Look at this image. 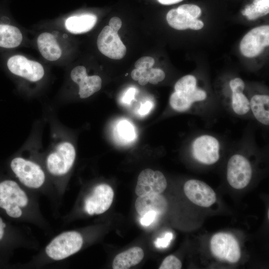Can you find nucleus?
Returning <instances> with one entry per match:
<instances>
[{
	"label": "nucleus",
	"mask_w": 269,
	"mask_h": 269,
	"mask_svg": "<svg viewBox=\"0 0 269 269\" xmlns=\"http://www.w3.org/2000/svg\"><path fill=\"white\" fill-rule=\"evenodd\" d=\"M99 50L106 56L113 59H121L125 56L127 49L121 41L118 32L109 25L105 26L97 38Z\"/></svg>",
	"instance_id": "10"
},
{
	"label": "nucleus",
	"mask_w": 269,
	"mask_h": 269,
	"mask_svg": "<svg viewBox=\"0 0 269 269\" xmlns=\"http://www.w3.org/2000/svg\"><path fill=\"white\" fill-rule=\"evenodd\" d=\"M250 108L255 118L261 123L269 125V96L256 95L250 102Z\"/></svg>",
	"instance_id": "21"
},
{
	"label": "nucleus",
	"mask_w": 269,
	"mask_h": 269,
	"mask_svg": "<svg viewBox=\"0 0 269 269\" xmlns=\"http://www.w3.org/2000/svg\"><path fill=\"white\" fill-rule=\"evenodd\" d=\"M28 202L26 193L14 181L5 180L0 183V207L11 217L17 218L22 215L20 207Z\"/></svg>",
	"instance_id": "3"
},
{
	"label": "nucleus",
	"mask_w": 269,
	"mask_h": 269,
	"mask_svg": "<svg viewBox=\"0 0 269 269\" xmlns=\"http://www.w3.org/2000/svg\"><path fill=\"white\" fill-rule=\"evenodd\" d=\"M230 87L232 93H243L245 88V84L241 78H236L230 81Z\"/></svg>",
	"instance_id": "32"
},
{
	"label": "nucleus",
	"mask_w": 269,
	"mask_h": 269,
	"mask_svg": "<svg viewBox=\"0 0 269 269\" xmlns=\"http://www.w3.org/2000/svg\"><path fill=\"white\" fill-rule=\"evenodd\" d=\"M154 59L150 56H143L138 59L135 63V68L149 69L152 67L154 64Z\"/></svg>",
	"instance_id": "29"
},
{
	"label": "nucleus",
	"mask_w": 269,
	"mask_h": 269,
	"mask_svg": "<svg viewBox=\"0 0 269 269\" xmlns=\"http://www.w3.org/2000/svg\"><path fill=\"white\" fill-rule=\"evenodd\" d=\"M269 12V0H254L253 3L246 6L243 15L249 20H254L267 14Z\"/></svg>",
	"instance_id": "23"
},
{
	"label": "nucleus",
	"mask_w": 269,
	"mask_h": 269,
	"mask_svg": "<svg viewBox=\"0 0 269 269\" xmlns=\"http://www.w3.org/2000/svg\"><path fill=\"white\" fill-rule=\"evenodd\" d=\"M269 45V26L262 25L248 32L242 38L240 49L242 54L247 57L260 54Z\"/></svg>",
	"instance_id": "8"
},
{
	"label": "nucleus",
	"mask_w": 269,
	"mask_h": 269,
	"mask_svg": "<svg viewBox=\"0 0 269 269\" xmlns=\"http://www.w3.org/2000/svg\"><path fill=\"white\" fill-rule=\"evenodd\" d=\"M182 267L181 261L173 255H169L162 261L159 269H180Z\"/></svg>",
	"instance_id": "27"
},
{
	"label": "nucleus",
	"mask_w": 269,
	"mask_h": 269,
	"mask_svg": "<svg viewBox=\"0 0 269 269\" xmlns=\"http://www.w3.org/2000/svg\"><path fill=\"white\" fill-rule=\"evenodd\" d=\"M196 78L191 75L184 76L179 79L174 86L175 91L192 93L196 90Z\"/></svg>",
	"instance_id": "26"
},
{
	"label": "nucleus",
	"mask_w": 269,
	"mask_h": 269,
	"mask_svg": "<svg viewBox=\"0 0 269 269\" xmlns=\"http://www.w3.org/2000/svg\"><path fill=\"white\" fill-rule=\"evenodd\" d=\"M187 197L196 205L209 207L216 200V194L210 186L200 180L190 179L184 185Z\"/></svg>",
	"instance_id": "14"
},
{
	"label": "nucleus",
	"mask_w": 269,
	"mask_h": 269,
	"mask_svg": "<svg viewBox=\"0 0 269 269\" xmlns=\"http://www.w3.org/2000/svg\"><path fill=\"white\" fill-rule=\"evenodd\" d=\"M10 166L19 181L28 188H38L45 181L46 175L43 169L32 160L17 156L11 160Z\"/></svg>",
	"instance_id": "2"
},
{
	"label": "nucleus",
	"mask_w": 269,
	"mask_h": 269,
	"mask_svg": "<svg viewBox=\"0 0 269 269\" xmlns=\"http://www.w3.org/2000/svg\"><path fill=\"white\" fill-rule=\"evenodd\" d=\"M37 43L41 54L46 59L53 61L60 57L61 49L51 33L43 32L40 34L37 38Z\"/></svg>",
	"instance_id": "18"
},
{
	"label": "nucleus",
	"mask_w": 269,
	"mask_h": 269,
	"mask_svg": "<svg viewBox=\"0 0 269 269\" xmlns=\"http://www.w3.org/2000/svg\"><path fill=\"white\" fill-rule=\"evenodd\" d=\"M152 107V104L150 101H147L141 104L139 109V114L140 115H145L147 114Z\"/></svg>",
	"instance_id": "35"
},
{
	"label": "nucleus",
	"mask_w": 269,
	"mask_h": 269,
	"mask_svg": "<svg viewBox=\"0 0 269 269\" xmlns=\"http://www.w3.org/2000/svg\"><path fill=\"white\" fill-rule=\"evenodd\" d=\"M83 243V238L78 232H65L56 236L49 243L45 252L54 260H62L78 252Z\"/></svg>",
	"instance_id": "4"
},
{
	"label": "nucleus",
	"mask_w": 269,
	"mask_h": 269,
	"mask_svg": "<svg viewBox=\"0 0 269 269\" xmlns=\"http://www.w3.org/2000/svg\"><path fill=\"white\" fill-rule=\"evenodd\" d=\"M232 106L234 112L239 115L247 114L250 109V102L243 93H232Z\"/></svg>",
	"instance_id": "25"
},
{
	"label": "nucleus",
	"mask_w": 269,
	"mask_h": 269,
	"mask_svg": "<svg viewBox=\"0 0 269 269\" xmlns=\"http://www.w3.org/2000/svg\"><path fill=\"white\" fill-rule=\"evenodd\" d=\"M7 66L14 75L30 82L38 81L44 75V70L41 64L20 55L10 57L7 61Z\"/></svg>",
	"instance_id": "9"
},
{
	"label": "nucleus",
	"mask_w": 269,
	"mask_h": 269,
	"mask_svg": "<svg viewBox=\"0 0 269 269\" xmlns=\"http://www.w3.org/2000/svg\"><path fill=\"white\" fill-rule=\"evenodd\" d=\"M144 253L138 247H133L117 255L114 258L112 268L114 269H128L139 263L143 259Z\"/></svg>",
	"instance_id": "20"
},
{
	"label": "nucleus",
	"mask_w": 269,
	"mask_h": 269,
	"mask_svg": "<svg viewBox=\"0 0 269 269\" xmlns=\"http://www.w3.org/2000/svg\"><path fill=\"white\" fill-rule=\"evenodd\" d=\"M134 206L136 211L141 216L151 211H155L160 215L166 211L168 204L163 196L160 194H154L138 196Z\"/></svg>",
	"instance_id": "16"
},
{
	"label": "nucleus",
	"mask_w": 269,
	"mask_h": 269,
	"mask_svg": "<svg viewBox=\"0 0 269 269\" xmlns=\"http://www.w3.org/2000/svg\"><path fill=\"white\" fill-rule=\"evenodd\" d=\"M183 0H158V2L162 4L169 5L179 2Z\"/></svg>",
	"instance_id": "36"
},
{
	"label": "nucleus",
	"mask_w": 269,
	"mask_h": 269,
	"mask_svg": "<svg viewBox=\"0 0 269 269\" xmlns=\"http://www.w3.org/2000/svg\"><path fill=\"white\" fill-rule=\"evenodd\" d=\"M72 80L79 86L78 94L81 99L89 97L99 91L102 87V79L98 75L88 76L86 68L78 66L70 73Z\"/></svg>",
	"instance_id": "15"
},
{
	"label": "nucleus",
	"mask_w": 269,
	"mask_h": 269,
	"mask_svg": "<svg viewBox=\"0 0 269 269\" xmlns=\"http://www.w3.org/2000/svg\"><path fill=\"white\" fill-rule=\"evenodd\" d=\"M136 90L134 88H130L125 93L122 98L124 103L129 104L134 99Z\"/></svg>",
	"instance_id": "33"
},
{
	"label": "nucleus",
	"mask_w": 269,
	"mask_h": 269,
	"mask_svg": "<svg viewBox=\"0 0 269 269\" xmlns=\"http://www.w3.org/2000/svg\"><path fill=\"white\" fill-rule=\"evenodd\" d=\"M49 146L45 163L47 170L52 176L62 177L72 167L76 158L73 144L63 134V131H56Z\"/></svg>",
	"instance_id": "1"
},
{
	"label": "nucleus",
	"mask_w": 269,
	"mask_h": 269,
	"mask_svg": "<svg viewBox=\"0 0 269 269\" xmlns=\"http://www.w3.org/2000/svg\"><path fill=\"white\" fill-rule=\"evenodd\" d=\"M22 40V33L16 27L0 24V47L14 48L20 44Z\"/></svg>",
	"instance_id": "22"
},
{
	"label": "nucleus",
	"mask_w": 269,
	"mask_h": 269,
	"mask_svg": "<svg viewBox=\"0 0 269 269\" xmlns=\"http://www.w3.org/2000/svg\"><path fill=\"white\" fill-rule=\"evenodd\" d=\"M252 169L249 161L244 156L235 154L227 164V178L229 184L237 189H241L249 183Z\"/></svg>",
	"instance_id": "7"
},
{
	"label": "nucleus",
	"mask_w": 269,
	"mask_h": 269,
	"mask_svg": "<svg viewBox=\"0 0 269 269\" xmlns=\"http://www.w3.org/2000/svg\"><path fill=\"white\" fill-rule=\"evenodd\" d=\"M114 195L110 186L106 184L96 186L92 194L85 200V211L90 215L104 213L111 206Z\"/></svg>",
	"instance_id": "13"
},
{
	"label": "nucleus",
	"mask_w": 269,
	"mask_h": 269,
	"mask_svg": "<svg viewBox=\"0 0 269 269\" xmlns=\"http://www.w3.org/2000/svg\"><path fill=\"white\" fill-rule=\"evenodd\" d=\"M167 187L166 179L160 171L147 168L139 173L135 193L138 196L160 194Z\"/></svg>",
	"instance_id": "11"
},
{
	"label": "nucleus",
	"mask_w": 269,
	"mask_h": 269,
	"mask_svg": "<svg viewBox=\"0 0 269 269\" xmlns=\"http://www.w3.org/2000/svg\"><path fill=\"white\" fill-rule=\"evenodd\" d=\"M206 97V93L198 88L192 93L175 91L170 96L169 103L173 109L182 112L188 110L194 102L203 101Z\"/></svg>",
	"instance_id": "17"
},
{
	"label": "nucleus",
	"mask_w": 269,
	"mask_h": 269,
	"mask_svg": "<svg viewBox=\"0 0 269 269\" xmlns=\"http://www.w3.org/2000/svg\"><path fill=\"white\" fill-rule=\"evenodd\" d=\"M173 237L171 232H167L163 237L156 240L154 242L155 246L157 248H165L170 244Z\"/></svg>",
	"instance_id": "30"
},
{
	"label": "nucleus",
	"mask_w": 269,
	"mask_h": 269,
	"mask_svg": "<svg viewBox=\"0 0 269 269\" xmlns=\"http://www.w3.org/2000/svg\"><path fill=\"white\" fill-rule=\"evenodd\" d=\"M97 20L96 15L84 13L69 17L65 20V27L69 32L74 34L85 33L90 30Z\"/></svg>",
	"instance_id": "19"
},
{
	"label": "nucleus",
	"mask_w": 269,
	"mask_h": 269,
	"mask_svg": "<svg viewBox=\"0 0 269 269\" xmlns=\"http://www.w3.org/2000/svg\"><path fill=\"white\" fill-rule=\"evenodd\" d=\"M220 144L215 137L203 135L197 137L192 144V152L194 158L200 162L211 165L219 159Z\"/></svg>",
	"instance_id": "12"
},
{
	"label": "nucleus",
	"mask_w": 269,
	"mask_h": 269,
	"mask_svg": "<svg viewBox=\"0 0 269 269\" xmlns=\"http://www.w3.org/2000/svg\"><path fill=\"white\" fill-rule=\"evenodd\" d=\"M116 133L119 138L124 142H129L135 137L134 128L129 121L123 120L118 123Z\"/></svg>",
	"instance_id": "24"
},
{
	"label": "nucleus",
	"mask_w": 269,
	"mask_h": 269,
	"mask_svg": "<svg viewBox=\"0 0 269 269\" xmlns=\"http://www.w3.org/2000/svg\"><path fill=\"white\" fill-rule=\"evenodd\" d=\"M212 254L220 260L231 263L237 262L241 257V250L238 241L230 234L218 233L210 241Z\"/></svg>",
	"instance_id": "6"
},
{
	"label": "nucleus",
	"mask_w": 269,
	"mask_h": 269,
	"mask_svg": "<svg viewBox=\"0 0 269 269\" xmlns=\"http://www.w3.org/2000/svg\"><path fill=\"white\" fill-rule=\"evenodd\" d=\"M165 73L163 70L158 68L149 69L148 83L155 85L162 81L165 78Z\"/></svg>",
	"instance_id": "28"
},
{
	"label": "nucleus",
	"mask_w": 269,
	"mask_h": 269,
	"mask_svg": "<svg viewBox=\"0 0 269 269\" xmlns=\"http://www.w3.org/2000/svg\"><path fill=\"white\" fill-rule=\"evenodd\" d=\"M158 216V214L155 211L147 212L141 216L140 223L143 226H148L155 220Z\"/></svg>",
	"instance_id": "31"
},
{
	"label": "nucleus",
	"mask_w": 269,
	"mask_h": 269,
	"mask_svg": "<svg viewBox=\"0 0 269 269\" xmlns=\"http://www.w3.org/2000/svg\"><path fill=\"white\" fill-rule=\"evenodd\" d=\"M6 227V225L2 222L1 218L0 217V240L3 237L4 234L3 229Z\"/></svg>",
	"instance_id": "37"
},
{
	"label": "nucleus",
	"mask_w": 269,
	"mask_h": 269,
	"mask_svg": "<svg viewBox=\"0 0 269 269\" xmlns=\"http://www.w3.org/2000/svg\"><path fill=\"white\" fill-rule=\"evenodd\" d=\"M122 22L118 17H113L111 18L109 22V26L114 30L118 32L121 28Z\"/></svg>",
	"instance_id": "34"
},
{
	"label": "nucleus",
	"mask_w": 269,
	"mask_h": 269,
	"mask_svg": "<svg viewBox=\"0 0 269 269\" xmlns=\"http://www.w3.org/2000/svg\"><path fill=\"white\" fill-rule=\"evenodd\" d=\"M201 12L197 5L185 4L169 10L167 13L166 19L171 27L177 30L187 28L199 30L204 26L203 22L197 19Z\"/></svg>",
	"instance_id": "5"
}]
</instances>
